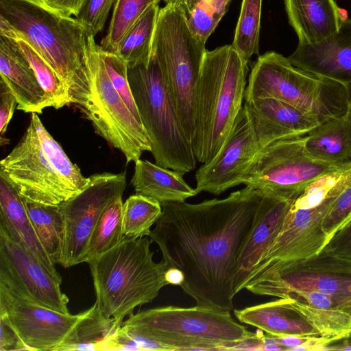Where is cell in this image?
I'll return each mask as SVG.
<instances>
[{
	"label": "cell",
	"instance_id": "f546056e",
	"mask_svg": "<svg viewBox=\"0 0 351 351\" xmlns=\"http://www.w3.org/2000/svg\"><path fill=\"white\" fill-rule=\"evenodd\" d=\"M122 195L104 208L93 230L83 263L101 255L115 247L123 238Z\"/></svg>",
	"mask_w": 351,
	"mask_h": 351
},
{
	"label": "cell",
	"instance_id": "44dd1931",
	"mask_svg": "<svg viewBox=\"0 0 351 351\" xmlns=\"http://www.w3.org/2000/svg\"><path fill=\"white\" fill-rule=\"evenodd\" d=\"M0 228L33 254L62 283L55 264L38 238L22 196L2 176H0Z\"/></svg>",
	"mask_w": 351,
	"mask_h": 351
},
{
	"label": "cell",
	"instance_id": "d6a6232c",
	"mask_svg": "<svg viewBox=\"0 0 351 351\" xmlns=\"http://www.w3.org/2000/svg\"><path fill=\"white\" fill-rule=\"evenodd\" d=\"M262 0H243L231 46L249 62L259 53Z\"/></svg>",
	"mask_w": 351,
	"mask_h": 351
},
{
	"label": "cell",
	"instance_id": "7a4b0ae2",
	"mask_svg": "<svg viewBox=\"0 0 351 351\" xmlns=\"http://www.w3.org/2000/svg\"><path fill=\"white\" fill-rule=\"evenodd\" d=\"M0 16L62 77L70 95L88 86L99 45L75 17L60 15L38 0H0Z\"/></svg>",
	"mask_w": 351,
	"mask_h": 351
},
{
	"label": "cell",
	"instance_id": "bcb514c9",
	"mask_svg": "<svg viewBox=\"0 0 351 351\" xmlns=\"http://www.w3.org/2000/svg\"><path fill=\"white\" fill-rule=\"evenodd\" d=\"M323 350H351V335L330 342Z\"/></svg>",
	"mask_w": 351,
	"mask_h": 351
},
{
	"label": "cell",
	"instance_id": "ba28073f",
	"mask_svg": "<svg viewBox=\"0 0 351 351\" xmlns=\"http://www.w3.org/2000/svg\"><path fill=\"white\" fill-rule=\"evenodd\" d=\"M128 77L155 163L189 173L196 167L191 143L185 134L155 54L148 64L128 65Z\"/></svg>",
	"mask_w": 351,
	"mask_h": 351
},
{
	"label": "cell",
	"instance_id": "30bf717a",
	"mask_svg": "<svg viewBox=\"0 0 351 351\" xmlns=\"http://www.w3.org/2000/svg\"><path fill=\"white\" fill-rule=\"evenodd\" d=\"M271 97L286 102L320 123L344 114L346 87L294 66L282 54L268 51L254 64L244 99Z\"/></svg>",
	"mask_w": 351,
	"mask_h": 351
},
{
	"label": "cell",
	"instance_id": "5b68a950",
	"mask_svg": "<svg viewBox=\"0 0 351 351\" xmlns=\"http://www.w3.org/2000/svg\"><path fill=\"white\" fill-rule=\"evenodd\" d=\"M247 64L231 45L206 51L196 87L191 143L203 164L219 151L243 106Z\"/></svg>",
	"mask_w": 351,
	"mask_h": 351
},
{
	"label": "cell",
	"instance_id": "5bb4252c",
	"mask_svg": "<svg viewBox=\"0 0 351 351\" xmlns=\"http://www.w3.org/2000/svg\"><path fill=\"white\" fill-rule=\"evenodd\" d=\"M0 282L42 306L69 313V298L58 281L29 252L0 228Z\"/></svg>",
	"mask_w": 351,
	"mask_h": 351
},
{
	"label": "cell",
	"instance_id": "ac0fdd59",
	"mask_svg": "<svg viewBox=\"0 0 351 351\" xmlns=\"http://www.w3.org/2000/svg\"><path fill=\"white\" fill-rule=\"evenodd\" d=\"M243 107L260 149L283 138L306 135L321 124L297 108L274 98L245 101Z\"/></svg>",
	"mask_w": 351,
	"mask_h": 351
},
{
	"label": "cell",
	"instance_id": "1f68e13d",
	"mask_svg": "<svg viewBox=\"0 0 351 351\" xmlns=\"http://www.w3.org/2000/svg\"><path fill=\"white\" fill-rule=\"evenodd\" d=\"M160 0H116L112 8V14L106 36L99 46L106 51L116 53L119 43L152 5Z\"/></svg>",
	"mask_w": 351,
	"mask_h": 351
},
{
	"label": "cell",
	"instance_id": "f907efd6",
	"mask_svg": "<svg viewBox=\"0 0 351 351\" xmlns=\"http://www.w3.org/2000/svg\"><path fill=\"white\" fill-rule=\"evenodd\" d=\"M167 3L168 2H176L177 0H164Z\"/></svg>",
	"mask_w": 351,
	"mask_h": 351
},
{
	"label": "cell",
	"instance_id": "cb8c5ba5",
	"mask_svg": "<svg viewBox=\"0 0 351 351\" xmlns=\"http://www.w3.org/2000/svg\"><path fill=\"white\" fill-rule=\"evenodd\" d=\"M308 155L323 162L351 165V111L317 126L303 136Z\"/></svg>",
	"mask_w": 351,
	"mask_h": 351
},
{
	"label": "cell",
	"instance_id": "2e32d148",
	"mask_svg": "<svg viewBox=\"0 0 351 351\" xmlns=\"http://www.w3.org/2000/svg\"><path fill=\"white\" fill-rule=\"evenodd\" d=\"M260 149L247 114L242 106L217 154L195 172V189L219 195L241 184V178Z\"/></svg>",
	"mask_w": 351,
	"mask_h": 351
},
{
	"label": "cell",
	"instance_id": "836d02e7",
	"mask_svg": "<svg viewBox=\"0 0 351 351\" xmlns=\"http://www.w3.org/2000/svg\"><path fill=\"white\" fill-rule=\"evenodd\" d=\"M293 306L313 326L320 337L331 341L351 335V314L337 308L310 306L293 298Z\"/></svg>",
	"mask_w": 351,
	"mask_h": 351
},
{
	"label": "cell",
	"instance_id": "277c9868",
	"mask_svg": "<svg viewBox=\"0 0 351 351\" xmlns=\"http://www.w3.org/2000/svg\"><path fill=\"white\" fill-rule=\"evenodd\" d=\"M152 243L147 237L124 236L115 247L87 263L97 306L120 325L136 306L152 302L169 285L166 278L169 267L163 261H154Z\"/></svg>",
	"mask_w": 351,
	"mask_h": 351
},
{
	"label": "cell",
	"instance_id": "ffe728a7",
	"mask_svg": "<svg viewBox=\"0 0 351 351\" xmlns=\"http://www.w3.org/2000/svg\"><path fill=\"white\" fill-rule=\"evenodd\" d=\"M0 75L16 97L18 110L41 113L49 107L29 61L12 39L3 36H0Z\"/></svg>",
	"mask_w": 351,
	"mask_h": 351
},
{
	"label": "cell",
	"instance_id": "8d00e7d4",
	"mask_svg": "<svg viewBox=\"0 0 351 351\" xmlns=\"http://www.w3.org/2000/svg\"><path fill=\"white\" fill-rule=\"evenodd\" d=\"M350 220L351 182L337 197L322 221V230L327 242L336 231Z\"/></svg>",
	"mask_w": 351,
	"mask_h": 351
},
{
	"label": "cell",
	"instance_id": "ab89813d",
	"mask_svg": "<svg viewBox=\"0 0 351 351\" xmlns=\"http://www.w3.org/2000/svg\"><path fill=\"white\" fill-rule=\"evenodd\" d=\"M17 105L14 94L7 84L0 80V143L1 146L9 143V139L6 138L4 134Z\"/></svg>",
	"mask_w": 351,
	"mask_h": 351
},
{
	"label": "cell",
	"instance_id": "d590c367",
	"mask_svg": "<svg viewBox=\"0 0 351 351\" xmlns=\"http://www.w3.org/2000/svg\"><path fill=\"white\" fill-rule=\"evenodd\" d=\"M98 50L113 87L135 118L141 122L128 80L127 62L117 53L104 51L99 45Z\"/></svg>",
	"mask_w": 351,
	"mask_h": 351
},
{
	"label": "cell",
	"instance_id": "e0dca14e",
	"mask_svg": "<svg viewBox=\"0 0 351 351\" xmlns=\"http://www.w3.org/2000/svg\"><path fill=\"white\" fill-rule=\"evenodd\" d=\"M287 58L316 75L344 86L351 84V19L343 20L336 32L319 42L298 44Z\"/></svg>",
	"mask_w": 351,
	"mask_h": 351
},
{
	"label": "cell",
	"instance_id": "e575fe53",
	"mask_svg": "<svg viewBox=\"0 0 351 351\" xmlns=\"http://www.w3.org/2000/svg\"><path fill=\"white\" fill-rule=\"evenodd\" d=\"M231 0H199L186 14L193 34L206 43L226 12Z\"/></svg>",
	"mask_w": 351,
	"mask_h": 351
},
{
	"label": "cell",
	"instance_id": "9c48e42d",
	"mask_svg": "<svg viewBox=\"0 0 351 351\" xmlns=\"http://www.w3.org/2000/svg\"><path fill=\"white\" fill-rule=\"evenodd\" d=\"M205 45L190 30L179 4L168 2L160 8L152 52L158 59L170 97L191 143L196 87L206 51Z\"/></svg>",
	"mask_w": 351,
	"mask_h": 351
},
{
	"label": "cell",
	"instance_id": "8992f818",
	"mask_svg": "<svg viewBox=\"0 0 351 351\" xmlns=\"http://www.w3.org/2000/svg\"><path fill=\"white\" fill-rule=\"evenodd\" d=\"M2 176L23 197L59 205L88 183L60 145L43 125L37 113L10 153L0 162Z\"/></svg>",
	"mask_w": 351,
	"mask_h": 351
},
{
	"label": "cell",
	"instance_id": "f6af8a7d",
	"mask_svg": "<svg viewBox=\"0 0 351 351\" xmlns=\"http://www.w3.org/2000/svg\"><path fill=\"white\" fill-rule=\"evenodd\" d=\"M334 308L351 314V282L347 286L344 293L335 300Z\"/></svg>",
	"mask_w": 351,
	"mask_h": 351
},
{
	"label": "cell",
	"instance_id": "b9f144b4",
	"mask_svg": "<svg viewBox=\"0 0 351 351\" xmlns=\"http://www.w3.org/2000/svg\"><path fill=\"white\" fill-rule=\"evenodd\" d=\"M289 298L315 308H334L333 299L331 295L316 291H299L290 295Z\"/></svg>",
	"mask_w": 351,
	"mask_h": 351
},
{
	"label": "cell",
	"instance_id": "52a82bcc",
	"mask_svg": "<svg viewBox=\"0 0 351 351\" xmlns=\"http://www.w3.org/2000/svg\"><path fill=\"white\" fill-rule=\"evenodd\" d=\"M350 182L351 165L327 172L307 184L292 202L276 240L246 282L267 270L318 254L327 243L322 221Z\"/></svg>",
	"mask_w": 351,
	"mask_h": 351
},
{
	"label": "cell",
	"instance_id": "484cf974",
	"mask_svg": "<svg viewBox=\"0 0 351 351\" xmlns=\"http://www.w3.org/2000/svg\"><path fill=\"white\" fill-rule=\"evenodd\" d=\"M119 326L115 319L106 317L95 303L85 311L56 351L105 350L107 341Z\"/></svg>",
	"mask_w": 351,
	"mask_h": 351
},
{
	"label": "cell",
	"instance_id": "681fc988",
	"mask_svg": "<svg viewBox=\"0 0 351 351\" xmlns=\"http://www.w3.org/2000/svg\"><path fill=\"white\" fill-rule=\"evenodd\" d=\"M345 87L346 90L348 106L351 111V84L345 85Z\"/></svg>",
	"mask_w": 351,
	"mask_h": 351
},
{
	"label": "cell",
	"instance_id": "d6986e66",
	"mask_svg": "<svg viewBox=\"0 0 351 351\" xmlns=\"http://www.w3.org/2000/svg\"><path fill=\"white\" fill-rule=\"evenodd\" d=\"M293 200L263 196L256 222L239 263L234 282L235 293L266 254L278 235Z\"/></svg>",
	"mask_w": 351,
	"mask_h": 351
},
{
	"label": "cell",
	"instance_id": "7c38bea8",
	"mask_svg": "<svg viewBox=\"0 0 351 351\" xmlns=\"http://www.w3.org/2000/svg\"><path fill=\"white\" fill-rule=\"evenodd\" d=\"M303 136L283 138L260 149L244 172L241 184L263 196L294 200L317 178L348 167L311 157L304 149Z\"/></svg>",
	"mask_w": 351,
	"mask_h": 351
},
{
	"label": "cell",
	"instance_id": "83f0119b",
	"mask_svg": "<svg viewBox=\"0 0 351 351\" xmlns=\"http://www.w3.org/2000/svg\"><path fill=\"white\" fill-rule=\"evenodd\" d=\"M160 8L151 5L128 31L119 44L117 53L128 64H148Z\"/></svg>",
	"mask_w": 351,
	"mask_h": 351
},
{
	"label": "cell",
	"instance_id": "9a60e30c",
	"mask_svg": "<svg viewBox=\"0 0 351 351\" xmlns=\"http://www.w3.org/2000/svg\"><path fill=\"white\" fill-rule=\"evenodd\" d=\"M0 312L7 314L29 350L37 351H56L85 314L63 313L42 306L14 293L1 282Z\"/></svg>",
	"mask_w": 351,
	"mask_h": 351
},
{
	"label": "cell",
	"instance_id": "8fae6325",
	"mask_svg": "<svg viewBox=\"0 0 351 351\" xmlns=\"http://www.w3.org/2000/svg\"><path fill=\"white\" fill-rule=\"evenodd\" d=\"M71 99L91 122L95 132L121 151L127 162H135L143 152H151L143 123L113 87L99 53L93 61L88 86L72 93Z\"/></svg>",
	"mask_w": 351,
	"mask_h": 351
},
{
	"label": "cell",
	"instance_id": "7dc6e473",
	"mask_svg": "<svg viewBox=\"0 0 351 351\" xmlns=\"http://www.w3.org/2000/svg\"><path fill=\"white\" fill-rule=\"evenodd\" d=\"M166 278L169 285L180 286L184 281L182 271L173 268H169L166 273Z\"/></svg>",
	"mask_w": 351,
	"mask_h": 351
},
{
	"label": "cell",
	"instance_id": "6da1fadb",
	"mask_svg": "<svg viewBox=\"0 0 351 351\" xmlns=\"http://www.w3.org/2000/svg\"><path fill=\"white\" fill-rule=\"evenodd\" d=\"M262 197L245 186L223 199L161 204L150 240L167 267L182 271L180 287L197 306L233 309L239 263Z\"/></svg>",
	"mask_w": 351,
	"mask_h": 351
},
{
	"label": "cell",
	"instance_id": "7402d4cb",
	"mask_svg": "<svg viewBox=\"0 0 351 351\" xmlns=\"http://www.w3.org/2000/svg\"><path fill=\"white\" fill-rule=\"evenodd\" d=\"M292 302L293 298H280L243 309H234V314L241 323L256 327L269 335L319 337L317 330Z\"/></svg>",
	"mask_w": 351,
	"mask_h": 351
},
{
	"label": "cell",
	"instance_id": "c3c4849f",
	"mask_svg": "<svg viewBox=\"0 0 351 351\" xmlns=\"http://www.w3.org/2000/svg\"><path fill=\"white\" fill-rule=\"evenodd\" d=\"M199 0H177L176 3L179 4L184 12H188Z\"/></svg>",
	"mask_w": 351,
	"mask_h": 351
},
{
	"label": "cell",
	"instance_id": "603a6c76",
	"mask_svg": "<svg viewBox=\"0 0 351 351\" xmlns=\"http://www.w3.org/2000/svg\"><path fill=\"white\" fill-rule=\"evenodd\" d=\"M289 22L298 44L319 42L336 32L343 21L334 0H285Z\"/></svg>",
	"mask_w": 351,
	"mask_h": 351
},
{
	"label": "cell",
	"instance_id": "f35d334b",
	"mask_svg": "<svg viewBox=\"0 0 351 351\" xmlns=\"http://www.w3.org/2000/svg\"><path fill=\"white\" fill-rule=\"evenodd\" d=\"M321 252L351 263V220L335 232Z\"/></svg>",
	"mask_w": 351,
	"mask_h": 351
},
{
	"label": "cell",
	"instance_id": "7bdbcfd3",
	"mask_svg": "<svg viewBox=\"0 0 351 351\" xmlns=\"http://www.w3.org/2000/svg\"><path fill=\"white\" fill-rule=\"evenodd\" d=\"M53 12L63 16L76 17L86 0H38Z\"/></svg>",
	"mask_w": 351,
	"mask_h": 351
},
{
	"label": "cell",
	"instance_id": "f1b7e54d",
	"mask_svg": "<svg viewBox=\"0 0 351 351\" xmlns=\"http://www.w3.org/2000/svg\"><path fill=\"white\" fill-rule=\"evenodd\" d=\"M12 40L34 71L45 93L49 107L58 109L71 104L69 88L56 71L18 32L17 36Z\"/></svg>",
	"mask_w": 351,
	"mask_h": 351
},
{
	"label": "cell",
	"instance_id": "60d3db41",
	"mask_svg": "<svg viewBox=\"0 0 351 351\" xmlns=\"http://www.w3.org/2000/svg\"><path fill=\"white\" fill-rule=\"evenodd\" d=\"M0 351L29 350L4 312H0Z\"/></svg>",
	"mask_w": 351,
	"mask_h": 351
},
{
	"label": "cell",
	"instance_id": "74e56055",
	"mask_svg": "<svg viewBox=\"0 0 351 351\" xmlns=\"http://www.w3.org/2000/svg\"><path fill=\"white\" fill-rule=\"evenodd\" d=\"M116 0H86L75 17L95 36L102 31Z\"/></svg>",
	"mask_w": 351,
	"mask_h": 351
},
{
	"label": "cell",
	"instance_id": "4fadbf2b",
	"mask_svg": "<svg viewBox=\"0 0 351 351\" xmlns=\"http://www.w3.org/2000/svg\"><path fill=\"white\" fill-rule=\"evenodd\" d=\"M78 193L59 204L65 224L60 265L65 268L83 263L88 242L101 214L107 205L123 195L126 174L101 173L89 177Z\"/></svg>",
	"mask_w": 351,
	"mask_h": 351
},
{
	"label": "cell",
	"instance_id": "4316f807",
	"mask_svg": "<svg viewBox=\"0 0 351 351\" xmlns=\"http://www.w3.org/2000/svg\"><path fill=\"white\" fill-rule=\"evenodd\" d=\"M23 200L38 238L51 261L60 264L65 237V224L59 205Z\"/></svg>",
	"mask_w": 351,
	"mask_h": 351
},
{
	"label": "cell",
	"instance_id": "d4e9b609",
	"mask_svg": "<svg viewBox=\"0 0 351 351\" xmlns=\"http://www.w3.org/2000/svg\"><path fill=\"white\" fill-rule=\"evenodd\" d=\"M184 174L138 159L135 162L131 184L136 193L154 199L160 204L183 202L198 194L186 182Z\"/></svg>",
	"mask_w": 351,
	"mask_h": 351
},
{
	"label": "cell",
	"instance_id": "4dcf8cb0",
	"mask_svg": "<svg viewBox=\"0 0 351 351\" xmlns=\"http://www.w3.org/2000/svg\"><path fill=\"white\" fill-rule=\"evenodd\" d=\"M162 210L160 203L154 199L137 193L130 196L123 206V235L132 239L149 237Z\"/></svg>",
	"mask_w": 351,
	"mask_h": 351
},
{
	"label": "cell",
	"instance_id": "ee69618b",
	"mask_svg": "<svg viewBox=\"0 0 351 351\" xmlns=\"http://www.w3.org/2000/svg\"><path fill=\"white\" fill-rule=\"evenodd\" d=\"M105 350H143L141 346L119 326L106 343Z\"/></svg>",
	"mask_w": 351,
	"mask_h": 351
},
{
	"label": "cell",
	"instance_id": "3957f363",
	"mask_svg": "<svg viewBox=\"0 0 351 351\" xmlns=\"http://www.w3.org/2000/svg\"><path fill=\"white\" fill-rule=\"evenodd\" d=\"M121 328L143 350H232L256 335L230 311L196 305L147 309L129 316Z\"/></svg>",
	"mask_w": 351,
	"mask_h": 351
}]
</instances>
